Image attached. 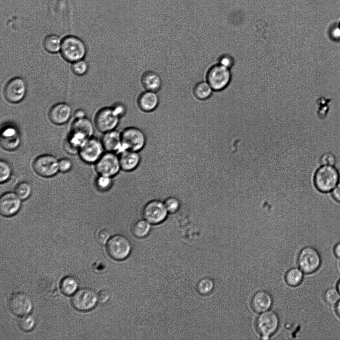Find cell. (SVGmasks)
<instances>
[{"mask_svg": "<svg viewBox=\"0 0 340 340\" xmlns=\"http://www.w3.org/2000/svg\"><path fill=\"white\" fill-rule=\"evenodd\" d=\"M94 128L91 121L86 116L75 118L73 121L70 133L64 144V149L70 154L79 152L81 145L92 137Z\"/></svg>", "mask_w": 340, "mask_h": 340, "instance_id": "6da1fadb", "label": "cell"}, {"mask_svg": "<svg viewBox=\"0 0 340 340\" xmlns=\"http://www.w3.org/2000/svg\"><path fill=\"white\" fill-rule=\"evenodd\" d=\"M60 53L65 61L72 63L84 58L87 47L80 38L74 35H67L62 39Z\"/></svg>", "mask_w": 340, "mask_h": 340, "instance_id": "7a4b0ae2", "label": "cell"}, {"mask_svg": "<svg viewBox=\"0 0 340 340\" xmlns=\"http://www.w3.org/2000/svg\"><path fill=\"white\" fill-rule=\"evenodd\" d=\"M339 178V173L334 166L322 165L315 173L314 183L319 191L327 193L332 191L336 187Z\"/></svg>", "mask_w": 340, "mask_h": 340, "instance_id": "3957f363", "label": "cell"}, {"mask_svg": "<svg viewBox=\"0 0 340 340\" xmlns=\"http://www.w3.org/2000/svg\"><path fill=\"white\" fill-rule=\"evenodd\" d=\"M121 139L122 151L127 150L138 152L144 148L146 141L144 132L134 126L124 128L121 132Z\"/></svg>", "mask_w": 340, "mask_h": 340, "instance_id": "277c9868", "label": "cell"}, {"mask_svg": "<svg viewBox=\"0 0 340 340\" xmlns=\"http://www.w3.org/2000/svg\"><path fill=\"white\" fill-rule=\"evenodd\" d=\"M131 249L129 239L121 234L112 236L107 242V252L112 258L115 260H122L126 258Z\"/></svg>", "mask_w": 340, "mask_h": 340, "instance_id": "5b68a950", "label": "cell"}, {"mask_svg": "<svg viewBox=\"0 0 340 340\" xmlns=\"http://www.w3.org/2000/svg\"><path fill=\"white\" fill-rule=\"evenodd\" d=\"M229 69L220 64L213 65L208 70L206 81L214 91H219L226 88L231 80Z\"/></svg>", "mask_w": 340, "mask_h": 340, "instance_id": "8992f818", "label": "cell"}, {"mask_svg": "<svg viewBox=\"0 0 340 340\" xmlns=\"http://www.w3.org/2000/svg\"><path fill=\"white\" fill-rule=\"evenodd\" d=\"M95 169L99 175L114 176L121 169L118 156L115 153L107 151L96 162Z\"/></svg>", "mask_w": 340, "mask_h": 340, "instance_id": "52a82bcc", "label": "cell"}, {"mask_svg": "<svg viewBox=\"0 0 340 340\" xmlns=\"http://www.w3.org/2000/svg\"><path fill=\"white\" fill-rule=\"evenodd\" d=\"M321 262L320 255L313 247L307 246L300 252L298 264L300 269L305 273L310 274L319 268Z\"/></svg>", "mask_w": 340, "mask_h": 340, "instance_id": "ba28073f", "label": "cell"}, {"mask_svg": "<svg viewBox=\"0 0 340 340\" xmlns=\"http://www.w3.org/2000/svg\"><path fill=\"white\" fill-rule=\"evenodd\" d=\"M98 301V295L94 290L83 288L73 295L71 302L73 307L76 310L88 311L96 306Z\"/></svg>", "mask_w": 340, "mask_h": 340, "instance_id": "9c48e42d", "label": "cell"}, {"mask_svg": "<svg viewBox=\"0 0 340 340\" xmlns=\"http://www.w3.org/2000/svg\"><path fill=\"white\" fill-rule=\"evenodd\" d=\"M279 320L277 315L273 311L262 313L256 321V327L262 339L267 340L277 330Z\"/></svg>", "mask_w": 340, "mask_h": 340, "instance_id": "30bf717a", "label": "cell"}, {"mask_svg": "<svg viewBox=\"0 0 340 340\" xmlns=\"http://www.w3.org/2000/svg\"><path fill=\"white\" fill-rule=\"evenodd\" d=\"M27 92L25 81L20 77H16L10 79L5 84L3 95L5 100L12 104L22 101Z\"/></svg>", "mask_w": 340, "mask_h": 340, "instance_id": "8fae6325", "label": "cell"}, {"mask_svg": "<svg viewBox=\"0 0 340 340\" xmlns=\"http://www.w3.org/2000/svg\"><path fill=\"white\" fill-rule=\"evenodd\" d=\"M168 214L164 202L158 200L148 202L144 206L142 212L143 219L151 225L162 223L166 219Z\"/></svg>", "mask_w": 340, "mask_h": 340, "instance_id": "7c38bea8", "label": "cell"}, {"mask_svg": "<svg viewBox=\"0 0 340 340\" xmlns=\"http://www.w3.org/2000/svg\"><path fill=\"white\" fill-rule=\"evenodd\" d=\"M32 166L35 172L43 177H51L59 171L58 160L51 154L39 156L33 161Z\"/></svg>", "mask_w": 340, "mask_h": 340, "instance_id": "4fadbf2b", "label": "cell"}, {"mask_svg": "<svg viewBox=\"0 0 340 340\" xmlns=\"http://www.w3.org/2000/svg\"><path fill=\"white\" fill-rule=\"evenodd\" d=\"M119 119L114 113L111 107H104L96 113L95 123L99 131L105 133L115 129L118 124Z\"/></svg>", "mask_w": 340, "mask_h": 340, "instance_id": "5bb4252c", "label": "cell"}, {"mask_svg": "<svg viewBox=\"0 0 340 340\" xmlns=\"http://www.w3.org/2000/svg\"><path fill=\"white\" fill-rule=\"evenodd\" d=\"M102 141L95 137H90L81 145L79 153L81 158L86 163L96 162L103 154Z\"/></svg>", "mask_w": 340, "mask_h": 340, "instance_id": "9a60e30c", "label": "cell"}, {"mask_svg": "<svg viewBox=\"0 0 340 340\" xmlns=\"http://www.w3.org/2000/svg\"><path fill=\"white\" fill-rule=\"evenodd\" d=\"M11 312L17 316L28 314L33 308V303L30 297L26 293L18 292L13 293L8 302Z\"/></svg>", "mask_w": 340, "mask_h": 340, "instance_id": "2e32d148", "label": "cell"}, {"mask_svg": "<svg viewBox=\"0 0 340 340\" xmlns=\"http://www.w3.org/2000/svg\"><path fill=\"white\" fill-rule=\"evenodd\" d=\"M21 201L15 192L4 193L0 199V214L4 217L14 215L20 209Z\"/></svg>", "mask_w": 340, "mask_h": 340, "instance_id": "e0dca14e", "label": "cell"}, {"mask_svg": "<svg viewBox=\"0 0 340 340\" xmlns=\"http://www.w3.org/2000/svg\"><path fill=\"white\" fill-rule=\"evenodd\" d=\"M0 143L5 150L16 149L20 143V137L17 128L12 125L4 126L1 130Z\"/></svg>", "mask_w": 340, "mask_h": 340, "instance_id": "ac0fdd59", "label": "cell"}, {"mask_svg": "<svg viewBox=\"0 0 340 340\" xmlns=\"http://www.w3.org/2000/svg\"><path fill=\"white\" fill-rule=\"evenodd\" d=\"M72 109L65 103H59L53 105L48 113L49 120L56 125L66 123L71 117Z\"/></svg>", "mask_w": 340, "mask_h": 340, "instance_id": "d6986e66", "label": "cell"}, {"mask_svg": "<svg viewBox=\"0 0 340 340\" xmlns=\"http://www.w3.org/2000/svg\"><path fill=\"white\" fill-rule=\"evenodd\" d=\"M159 104V98L156 93L145 91L137 98V105L143 112L150 113L156 110Z\"/></svg>", "mask_w": 340, "mask_h": 340, "instance_id": "ffe728a7", "label": "cell"}, {"mask_svg": "<svg viewBox=\"0 0 340 340\" xmlns=\"http://www.w3.org/2000/svg\"><path fill=\"white\" fill-rule=\"evenodd\" d=\"M101 141L106 151L119 153L122 150L121 133L115 129L104 133Z\"/></svg>", "mask_w": 340, "mask_h": 340, "instance_id": "44dd1931", "label": "cell"}, {"mask_svg": "<svg viewBox=\"0 0 340 340\" xmlns=\"http://www.w3.org/2000/svg\"><path fill=\"white\" fill-rule=\"evenodd\" d=\"M140 83L145 91L157 93L162 87V80L160 75L153 70L143 72L140 77Z\"/></svg>", "mask_w": 340, "mask_h": 340, "instance_id": "7402d4cb", "label": "cell"}, {"mask_svg": "<svg viewBox=\"0 0 340 340\" xmlns=\"http://www.w3.org/2000/svg\"><path fill=\"white\" fill-rule=\"evenodd\" d=\"M118 156L120 169L126 172L135 169L140 161L138 152L124 150L120 152Z\"/></svg>", "mask_w": 340, "mask_h": 340, "instance_id": "603a6c76", "label": "cell"}, {"mask_svg": "<svg viewBox=\"0 0 340 340\" xmlns=\"http://www.w3.org/2000/svg\"><path fill=\"white\" fill-rule=\"evenodd\" d=\"M273 300L271 295L266 291L256 292L251 300V306L257 313H263L268 311L272 306Z\"/></svg>", "mask_w": 340, "mask_h": 340, "instance_id": "cb8c5ba5", "label": "cell"}, {"mask_svg": "<svg viewBox=\"0 0 340 340\" xmlns=\"http://www.w3.org/2000/svg\"><path fill=\"white\" fill-rule=\"evenodd\" d=\"M61 42L62 39L58 35L51 34L44 38L42 46L47 52L56 54L60 52Z\"/></svg>", "mask_w": 340, "mask_h": 340, "instance_id": "d4e9b609", "label": "cell"}, {"mask_svg": "<svg viewBox=\"0 0 340 340\" xmlns=\"http://www.w3.org/2000/svg\"><path fill=\"white\" fill-rule=\"evenodd\" d=\"M214 90L206 81H201L196 83L193 88V93L195 97L201 101L209 98Z\"/></svg>", "mask_w": 340, "mask_h": 340, "instance_id": "484cf974", "label": "cell"}, {"mask_svg": "<svg viewBox=\"0 0 340 340\" xmlns=\"http://www.w3.org/2000/svg\"><path fill=\"white\" fill-rule=\"evenodd\" d=\"M151 228V224L144 219L136 221L132 226L131 232L137 238H143L146 236Z\"/></svg>", "mask_w": 340, "mask_h": 340, "instance_id": "4316f807", "label": "cell"}, {"mask_svg": "<svg viewBox=\"0 0 340 340\" xmlns=\"http://www.w3.org/2000/svg\"><path fill=\"white\" fill-rule=\"evenodd\" d=\"M78 286L77 280L71 276L64 277L60 283V289L61 292L68 296L73 295L76 292Z\"/></svg>", "mask_w": 340, "mask_h": 340, "instance_id": "83f0119b", "label": "cell"}, {"mask_svg": "<svg viewBox=\"0 0 340 340\" xmlns=\"http://www.w3.org/2000/svg\"><path fill=\"white\" fill-rule=\"evenodd\" d=\"M303 271L299 268H293L289 269L285 276V281L289 286L295 287L299 285L303 278Z\"/></svg>", "mask_w": 340, "mask_h": 340, "instance_id": "f1b7e54d", "label": "cell"}, {"mask_svg": "<svg viewBox=\"0 0 340 340\" xmlns=\"http://www.w3.org/2000/svg\"><path fill=\"white\" fill-rule=\"evenodd\" d=\"M14 192L21 200H25L31 195L32 188L27 182H21L16 185Z\"/></svg>", "mask_w": 340, "mask_h": 340, "instance_id": "f546056e", "label": "cell"}, {"mask_svg": "<svg viewBox=\"0 0 340 340\" xmlns=\"http://www.w3.org/2000/svg\"><path fill=\"white\" fill-rule=\"evenodd\" d=\"M214 287L213 280L209 278H205L198 283L197 290L201 294L207 295L213 291Z\"/></svg>", "mask_w": 340, "mask_h": 340, "instance_id": "4dcf8cb0", "label": "cell"}, {"mask_svg": "<svg viewBox=\"0 0 340 340\" xmlns=\"http://www.w3.org/2000/svg\"><path fill=\"white\" fill-rule=\"evenodd\" d=\"M88 69V64L84 59L72 63L71 70L77 76H82L85 75Z\"/></svg>", "mask_w": 340, "mask_h": 340, "instance_id": "1f68e13d", "label": "cell"}, {"mask_svg": "<svg viewBox=\"0 0 340 340\" xmlns=\"http://www.w3.org/2000/svg\"><path fill=\"white\" fill-rule=\"evenodd\" d=\"M18 323L21 330L25 332H29L33 329L35 321L32 316L27 314L22 316Z\"/></svg>", "mask_w": 340, "mask_h": 340, "instance_id": "d6a6232c", "label": "cell"}, {"mask_svg": "<svg viewBox=\"0 0 340 340\" xmlns=\"http://www.w3.org/2000/svg\"><path fill=\"white\" fill-rule=\"evenodd\" d=\"M112 177L99 175L96 181V185L98 189L102 191H107L111 188L113 184Z\"/></svg>", "mask_w": 340, "mask_h": 340, "instance_id": "836d02e7", "label": "cell"}, {"mask_svg": "<svg viewBox=\"0 0 340 340\" xmlns=\"http://www.w3.org/2000/svg\"><path fill=\"white\" fill-rule=\"evenodd\" d=\"M11 168L6 161L1 160L0 162V182L4 183L7 181L11 174Z\"/></svg>", "mask_w": 340, "mask_h": 340, "instance_id": "e575fe53", "label": "cell"}, {"mask_svg": "<svg viewBox=\"0 0 340 340\" xmlns=\"http://www.w3.org/2000/svg\"><path fill=\"white\" fill-rule=\"evenodd\" d=\"M326 301L330 305H335L340 300V293L338 289L331 288L325 294Z\"/></svg>", "mask_w": 340, "mask_h": 340, "instance_id": "d590c367", "label": "cell"}, {"mask_svg": "<svg viewBox=\"0 0 340 340\" xmlns=\"http://www.w3.org/2000/svg\"><path fill=\"white\" fill-rule=\"evenodd\" d=\"M163 202L168 213H175L180 208L179 201L175 197H168Z\"/></svg>", "mask_w": 340, "mask_h": 340, "instance_id": "8d00e7d4", "label": "cell"}, {"mask_svg": "<svg viewBox=\"0 0 340 340\" xmlns=\"http://www.w3.org/2000/svg\"><path fill=\"white\" fill-rule=\"evenodd\" d=\"M111 108L115 115L119 118L124 116L127 111L126 105L120 102L115 103Z\"/></svg>", "mask_w": 340, "mask_h": 340, "instance_id": "74e56055", "label": "cell"}, {"mask_svg": "<svg viewBox=\"0 0 340 340\" xmlns=\"http://www.w3.org/2000/svg\"><path fill=\"white\" fill-rule=\"evenodd\" d=\"M72 167L71 161L68 158H63L58 160L59 171L66 173L71 170Z\"/></svg>", "mask_w": 340, "mask_h": 340, "instance_id": "f35d334b", "label": "cell"}, {"mask_svg": "<svg viewBox=\"0 0 340 340\" xmlns=\"http://www.w3.org/2000/svg\"><path fill=\"white\" fill-rule=\"evenodd\" d=\"M320 161L323 165L334 166L336 162V159L332 153L326 152L322 156Z\"/></svg>", "mask_w": 340, "mask_h": 340, "instance_id": "ab89813d", "label": "cell"}, {"mask_svg": "<svg viewBox=\"0 0 340 340\" xmlns=\"http://www.w3.org/2000/svg\"><path fill=\"white\" fill-rule=\"evenodd\" d=\"M110 237V231L106 228L100 229L97 234V239L98 242L101 244H105L106 243Z\"/></svg>", "mask_w": 340, "mask_h": 340, "instance_id": "60d3db41", "label": "cell"}, {"mask_svg": "<svg viewBox=\"0 0 340 340\" xmlns=\"http://www.w3.org/2000/svg\"><path fill=\"white\" fill-rule=\"evenodd\" d=\"M219 64L230 69L234 64V59L228 54H224L219 58Z\"/></svg>", "mask_w": 340, "mask_h": 340, "instance_id": "b9f144b4", "label": "cell"}, {"mask_svg": "<svg viewBox=\"0 0 340 340\" xmlns=\"http://www.w3.org/2000/svg\"><path fill=\"white\" fill-rule=\"evenodd\" d=\"M329 34L332 39L340 41V26L339 24H334L329 29Z\"/></svg>", "mask_w": 340, "mask_h": 340, "instance_id": "7bdbcfd3", "label": "cell"}, {"mask_svg": "<svg viewBox=\"0 0 340 340\" xmlns=\"http://www.w3.org/2000/svg\"><path fill=\"white\" fill-rule=\"evenodd\" d=\"M110 296L109 293L104 290H101L98 294V301L101 304H104L108 301Z\"/></svg>", "mask_w": 340, "mask_h": 340, "instance_id": "ee69618b", "label": "cell"}, {"mask_svg": "<svg viewBox=\"0 0 340 340\" xmlns=\"http://www.w3.org/2000/svg\"><path fill=\"white\" fill-rule=\"evenodd\" d=\"M332 194L333 198L336 201L340 203V182L338 183L332 191Z\"/></svg>", "mask_w": 340, "mask_h": 340, "instance_id": "f6af8a7d", "label": "cell"}, {"mask_svg": "<svg viewBox=\"0 0 340 340\" xmlns=\"http://www.w3.org/2000/svg\"><path fill=\"white\" fill-rule=\"evenodd\" d=\"M75 118H79L86 117V113L84 110L81 109L77 110L74 113Z\"/></svg>", "mask_w": 340, "mask_h": 340, "instance_id": "bcb514c9", "label": "cell"}, {"mask_svg": "<svg viewBox=\"0 0 340 340\" xmlns=\"http://www.w3.org/2000/svg\"><path fill=\"white\" fill-rule=\"evenodd\" d=\"M334 252L337 257L340 258V242L336 245L334 248Z\"/></svg>", "mask_w": 340, "mask_h": 340, "instance_id": "7dc6e473", "label": "cell"}, {"mask_svg": "<svg viewBox=\"0 0 340 340\" xmlns=\"http://www.w3.org/2000/svg\"><path fill=\"white\" fill-rule=\"evenodd\" d=\"M336 310L338 315L340 318V300L336 304Z\"/></svg>", "mask_w": 340, "mask_h": 340, "instance_id": "c3c4849f", "label": "cell"}, {"mask_svg": "<svg viewBox=\"0 0 340 340\" xmlns=\"http://www.w3.org/2000/svg\"><path fill=\"white\" fill-rule=\"evenodd\" d=\"M337 289H338V291H339V292H340V280H339V282H338V285H337Z\"/></svg>", "mask_w": 340, "mask_h": 340, "instance_id": "681fc988", "label": "cell"}, {"mask_svg": "<svg viewBox=\"0 0 340 340\" xmlns=\"http://www.w3.org/2000/svg\"><path fill=\"white\" fill-rule=\"evenodd\" d=\"M339 24H340V22Z\"/></svg>", "mask_w": 340, "mask_h": 340, "instance_id": "f907efd6", "label": "cell"}]
</instances>
